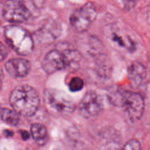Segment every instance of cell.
Listing matches in <instances>:
<instances>
[{
	"label": "cell",
	"mask_w": 150,
	"mask_h": 150,
	"mask_svg": "<svg viewBox=\"0 0 150 150\" xmlns=\"http://www.w3.org/2000/svg\"><path fill=\"white\" fill-rule=\"evenodd\" d=\"M103 104L101 97L94 91L87 92L79 105L80 114L85 118L98 115L103 110Z\"/></svg>",
	"instance_id": "obj_7"
},
{
	"label": "cell",
	"mask_w": 150,
	"mask_h": 150,
	"mask_svg": "<svg viewBox=\"0 0 150 150\" xmlns=\"http://www.w3.org/2000/svg\"><path fill=\"white\" fill-rule=\"evenodd\" d=\"M124 4V8L126 10L129 11L131 9H132L136 4L137 0H122Z\"/></svg>",
	"instance_id": "obj_18"
},
{
	"label": "cell",
	"mask_w": 150,
	"mask_h": 150,
	"mask_svg": "<svg viewBox=\"0 0 150 150\" xmlns=\"http://www.w3.org/2000/svg\"><path fill=\"white\" fill-rule=\"evenodd\" d=\"M21 135H22V137L23 139H29V133L26 131H21Z\"/></svg>",
	"instance_id": "obj_20"
},
{
	"label": "cell",
	"mask_w": 150,
	"mask_h": 150,
	"mask_svg": "<svg viewBox=\"0 0 150 150\" xmlns=\"http://www.w3.org/2000/svg\"><path fill=\"white\" fill-rule=\"evenodd\" d=\"M108 39L114 44L120 47H131V42L129 38H125L117 31H112L108 36Z\"/></svg>",
	"instance_id": "obj_15"
},
{
	"label": "cell",
	"mask_w": 150,
	"mask_h": 150,
	"mask_svg": "<svg viewBox=\"0 0 150 150\" xmlns=\"http://www.w3.org/2000/svg\"><path fill=\"white\" fill-rule=\"evenodd\" d=\"M4 36L8 45L18 54H30L34 48V42L30 33L24 28L9 25L4 29Z\"/></svg>",
	"instance_id": "obj_2"
},
{
	"label": "cell",
	"mask_w": 150,
	"mask_h": 150,
	"mask_svg": "<svg viewBox=\"0 0 150 150\" xmlns=\"http://www.w3.org/2000/svg\"><path fill=\"white\" fill-rule=\"evenodd\" d=\"M30 12L19 0H6L3 5L2 16L6 21L12 23H22L30 16Z\"/></svg>",
	"instance_id": "obj_6"
},
{
	"label": "cell",
	"mask_w": 150,
	"mask_h": 150,
	"mask_svg": "<svg viewBox=\"0 0 150 150\" xmlns=\"http://www.w3.org/2000/svg\"><path fill=\"white\" fill-rule=\"evenodd\" d=\"M0 57H1V60L3 61L6 57L8 52L7 50L5 47V46L3 45L2 43H1V46H0Z\"/></svg>",
	"instance_id": "obj_19"
},
{
	"label": "cell",
	"mask_w": 150,
	"mask_h": 150,
	"mask_svg": "<svg viewBox=\"0 0 150 150\" xmlns=\"http://www.w3.org/2000/svg\"><path fill=\"white\" fill-rule=\"evenodd\" d=\"M66 64V68L75 67L80 63L82 56L80 52L72 49H66L62 51Z\"/></svg>",
	"instance_id": "obj_13"
},
{
	"label": "cell",
	"mask_w": 150,
	"mask_h": 150,
	"mask_svg": "<svg viewBox=\"0 0 150 150\" xmlns=\"http://www.w3.org/2000/svg\"><path fill=\"white\" fill-rule=\"evenodd\" d=\"M42 68L49 74L66 68V62L62 51L53 49L49 52L42 61Z\"/></svg>",
	"instance_id": "obj_8"
},
{
	"label": "cell",
	"mask_w": 150,
	"mask_h": 150,
	"mask_svg": "<svg viewBox=\"0 0 150 150\" xmlns=\"http://www.w3.org/2000/svg\"><path fill=\"white\" fill-rule=\"evenodd\" d=\"M146 67L139 62L131 64L127 70V76L131 85L134 87L139 86L146 76Z\"/></svg>",
	"instance_id": "obj_11"
},
{
	"label": "cell",
	"mask_w": 150,
	"mask_h": 150,
	"mask_svg": "<svg viewBox=\"0 0 150 150\" xmlns=\"http://www.w3.org/2000/svg\"><path fill=\"white\" fill-rule=\"evenodd\" d=\"M147 18H148V22L150 23V11L148 13V15H147Z\"/></svg>",
	"instance_id": "obj_21"
},
{
	"label": "cell",
	"mask_w": 150,
	"mask_h": 150,
	"mask_svg": "<svg viewBox=\"0 0 150 150\" xmlns=\"http://www.w3.org/2000/svg\"><path fill=\"white\" fill-rule=\"evenodd\" d=\"M9 103L19 115L32 117L38 111L40 98L36 90L30 86L22 84L16 87L9 96Z\"/></svg>",
	"instance_id": "obj_1"
},
{
	"label": "cell",
	"mask_w": 150,
	"mask_h": 150,
	"mask_svg": "<svg viewBox=\"0 0 150 150\" xmlns=\"http://www.w3.org/2000/svg\"><path fill=\"white\" fill-rule=\"evenodd\" d=\"M19 114L13 109L11 110L8 108H2L1 111L2 120L12 126H15L18 124L19 121Z\"/></svg>",
	"instance_id": "obj_14"
},
{
	"label": "cell",
	"mask_w": 150,
	"mask_h": 150,
	"mask_svg": "<svg viewBox=\"0 0 150 150\" xmlns=\"http://www.w3.org/2000/svg\"><path fill=\"white\" fill-rule=\"evenodd\" d=\"M6 72L12 77L21 78L26 76L30 69V62L23 58H13L5 64Z\"/></svg>",
	"instance_id": "obj_9"
},
{
	"label": "cell",
	"mask_w": 150,
	"mask_h": 150,
	"mask_svg": "<svg viewBox=\"0 0 150 150\" xmlns=\"http://www.w3.org/2000/svg\"><path fill=\"white\" fill-rule=\"evenodd\" d=\"M44 100L50 109L57 112L71 113L75 108V104L69 96L57 90L46 89L44 92Z\"/></svg>",
	"instance_id": "obj_5"
},
{
	"label": "cell",
	"mask_w": 150,
	"mask_h": 150,
	"mask_svg": "<svg viewBox=\"0 0 150 150\" xmlns=\"http://www.w3.org/2000/svg\"><path fill=\"white\" fill-rule=\"evenodd\" d=\"M141 144L136 139L128 141L120 150H141Z\"/></svg>",
	"instance_id": "obj_17"
},
{
	"label": "cell",
	"mask_w": 150,
	"mask_h": 150,
	"mask_svg": "<svg viewBox=\"0 0 150 150\" xmlns=\"http://www.w3.org/2000/svg\"><path fill=\"white\" fill-rule=\"evenodd\" d=\"M97 16V11L93 4L87 2L72 13L70 17V25L77 32L86 31Z\"/></svg>",
	"instance_id": "obj_4"
},
{
	"label": "cell",
	"mask_w": 150,
	"mask_h": 150,
	"mask_svg": "<svg viewBox=\"0 0 150 150\" xmlns=\"http://www.w3.org/2000/svg\"><path fill=\"white\" fill-rule=\"evenodd\" d=\"M84 86L83 80L79 77L72 78L69 84V90L72 92H77L81 90Z\"/></svg>",
	"instance_id": "obj_16"
},
{
	"label": "cell",
	"mask_w": 150,
	"mask_h": 150,
	"mask_svg": "<svg viewBox=\"0 0 150 150\" xmlns=\"http://www.w3.org/2000/svg\"><path fill=\"white\" fill-rule=\"evenodd\" d=\"M59 32V28L56 23L49 22L37 31L36 39L41 44H50L57 39Z\"/></svg>",
	"instance_id": "obj_10"
},
{
	"label": "cell",
	"mask_w": 150,
	"mask_h": 150,
	"mask_svg": "<svg viewBox=\"0 0 150 150\" xmlns=\"http://www.w3.org/2000/svg\"><path fill=\"white\" fill-rule=\"evenodd\" d=\"M30 134L37 144L42 145L47 142V132L43 124L40 123L32 124L30 127Z\"/></svg>",
	"instance_id": "obj_12"
},
{
	"label": "cell",
	"mask_w": 150,
	"mask_h": 150,
	"mask_svg": "<svg viewBox=\"0 0 150 150\" xmlns=\"http://www.w3.org/2000/svg\"><path fill=\"white\" fill-rule=\"evenodd\" d=\"M117 96V101L124 108L129 119L132 122L140 120L145 108L143 97L139 93L130 91H120Z\"/></svg>",
	"instance_id": "obj_3"
}]
</instances>
